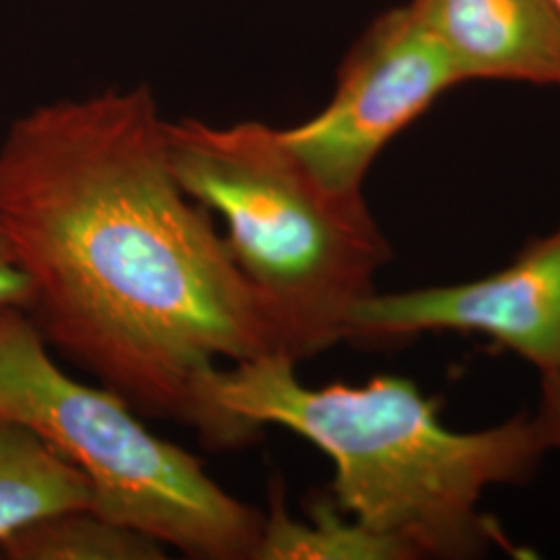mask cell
<instances>
[{"mask_svg": "<svg viewBox=\"0 0 560 560\" xmlns=\"http://www.w3.org/2000/svg\"><path fill=\"white\" fill-rule=\"evenodd\" d=\"M0 219L44 342L217 451L201 384L277 353L212 212L173 173L148 85L46 102L0 141Z\"/></svg>", "mask_w": 560, "mask_h": 560, "instance_id": "obj_1", "label": "cell"}, {"mask_svg": "<svg viewBox=\"0 0 560 560\" xmlns=\"http://www.w3.org/2000/svg\"><path fill=\"white\" fill-rule=\"evenodd\" d=\"M295 361L266 353L214 370L201 399L219 451L256 441L280 425L318 446L335 465L340 509L411 559H478L513 544L490 515L483 494L523 486L550 444L540 421L517 416L480 432L442 423L441 402L402 376L312 388Z\"/></svg>", "mask_w": 560, "mask_h": 560, "instance_id": "obj_2", "label": "cell"}, {"mask_svg": "<svg viewBox=\"0 0 560 560\" xmlns=\"http://www.w3.org/2000/svg\"><path fill=\"white\" fill-rule=\"evenodd\" d=\"M166 148L180 187L224 222L277 353L300 363L349 339L393 258L365 198L326 189L260 120H166Z\"/></svg>", "mask_w": 560, "mask_h": 560, "instance_id": "obj_3", "label": "cell"}, {"mask_svg": "<svg viewBox=\"0 0 560 560\" xmlns=\"http://www.w3.org/2000/svg\"><path fill=\"white\" fill-rule=\"evenodd\" d=\"M0 418L71 460L102 517L189 559H254L264 515L212 480L196 455L148 430L119 393L62 372L23 310L0 312Z\"/></svg>", "mask_w": 560, "mask_h": 560, "instance_id": "obj_4", "label": "cell"}, {"mask_svg": "<svg viewBox=\"0 0 560 560\" xmlns=\"http://www.w3.org/2000/svg\"><path fill=\"white\" fill-rule=\"evenodd\" d=\"M459 83L441 42L402 4L361 34L320 113L280 129V138L326 189L363 196L365 175L382 150Z\"/></svg>", "mask_w": 560, "mask_h": 560, "instance_id": "obj_5", "label": "cell"}, {"mask_svg": "<svg viewBox=\"0 0 560 560\" xmlns=\"http://www.w3.org/2000/svg\"><path fill=\"white\" fill-rule=\"evenodd\" d=\"M423 332L480 335L529 361L560 370V222L501 270L459 284L372 293L349 322V339L397 342Z\"/></svg>", "mask_w": 560, "mask_h": 560, "instance_id": "obj_6", "label": "cell"}, {"mask_svg": "<svg viewBox=\"0 0 560 560\" xmlns=\"http://www.w3.org/2000/svg\"><path fill=\"white\" fill-rule=\"evenodd\" d=\"M463 83L521 81L560 90V13L552 0H411Z\"/></svg>", "mask_w": 560, "mask_h": 560, "instance_id": "obj_7", "label": "cell"}, {"mask_svg": "<svg viewBox=\"0 0 560 560\" xmlns=\"http://www.w3.org/2000/svg\"><path fill=\"white\" fill-rule=\"evenodd\" d=\"M92 504L90 481L36 432L0 418V541L36 521Z\"/></svg>", "mask_w": 560, "mask_h": 560, "instance_id": "obj_8", "label": "cell"}, {"mask_svg": "<svg viewBox=\"0 0 560 560\" xmlns=\"http://www.w3.org/2000/svg\"><path fill=\"white\" fill-rule=\"evenodd\" d=\"M307 517H289L282 483L272 481L252 560H409L399 544L347 515L330 492L307 502Z\"/></svg>", "mask_w": 560, "mask_h": 560, "instance_id": "obj_9", "label": "cell"}, {"mask_svg": "<svg viewBox=\"0 0 560 560\" xmlns=\"http://www.w3.org/2000/svg\"><path fill=\"white\" fill-rule=\"evenodd\" d=\"M2 560H162L166 548L106 520L94 509H69L0 541Z\"/></svg>", "mask_w": 560, "mask_h": 560, "instance_id": "obj_10", "label": "cell"}, {"mask_svg": "<svg viewBox=\"0 0 560 560\" xmlns=\"http://www.w3.org/2000/svg\"><path fill=\"white\" fill-rule=\"evenodd\" d=\"M32 282L23 272L18 256L13 252L7 229L0 219V312L2 310H23L32 305Z\"/></svg>", "mask_w": 560, "mask_h": 560, "instance_id": "obj_11", "label": "cell"}, {"mask_svg": "<svg viewBox=\"0 0 560 560\" xmlns=\"http://www.w3.org/2000/svg\"><path fill=\"white\" fill-rule=\"evenodd\" d=\"M544 436L552 448H560V370L541 376V402L538 411Z\"/></svg>", "mask_w": 560, "mask_h": 560, "instance_id": "obj_12", "label": "cell"}, {"mask_svg": "<svg viewBox=\"0 0 560 560\" xmlns=\"http://www.w3.org/2000/svg\"><path fill=\"white\" fill-rule=\"evenodd\" d=\"M552 2H555V7H557V9H559V13H560V0H552Z\"/></svg>", "mask_w": 560, "mask_h": 560, "instance_id": "obj_13", "label": "cell"}]
</instances>
